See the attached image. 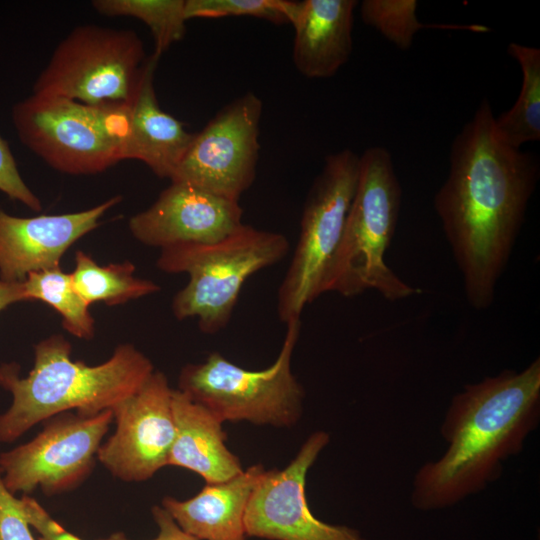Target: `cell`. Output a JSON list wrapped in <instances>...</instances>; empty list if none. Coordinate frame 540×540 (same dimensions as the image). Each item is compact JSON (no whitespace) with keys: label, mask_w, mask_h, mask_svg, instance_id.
Returning <instances> with one entry per match:
<instances>
[{"label":"cell","mask_w":540,"mask_h":540,"mask_svg":"<svg viewBox=\"0 0 540 540\" xmlns=\"http://www.w3.org/2000/svg\"><path fill=\"white\" fill-rule=\"evenodd\" d=\"M494 118L484 99L456 135L449 174L434 197L466 299L476 310L494 301L539 178L537 156L501 141Z\"/></svg>","instance_id":"1"},{"label":"cell","mask_w":540,"mask_h":540,"mask_svg":"<svg viewBox=\"0 0 540 540\" xmlns=\"http://www.w3.org/2000/svg\"><path fill=\"white\" fill-rule=\"evenodd\" d=\"M540 422V359L466 384L451 399L440 435L442 456L416 471L412 505L453 506L499 479L503 463L523 450Z\"/></svg>","instance_id":"2"},{"label":"cell","mask_w":540,"mask_h":540,"mask_svg":"<svg viewBox=\"0 0 540 540\" xmlns=\"http://www.w3.org/2000/svg\"><path fill=\"white\" fill-rule=\"evenodd\" d=\"M71 345L53 334L34 346V364L26 377L20 366H0V386L11 394L0 414V442L12 443L35 425L75 410L94 415L112 409L136 392L154 372L151 360L134 345H119L98 365L73 361Z\"/></svg>","instance_id":"3"},{"label":"cell","mask_w":540,"mask_h":540,"mask_svg":"<svg viewBox=\"0 0 540 540\" xmlns=\"http://www.w3.org/2000/svg\"><path fill=\"white\" fill-rule=\"evenodd\" d=\"M402 201V188L390 152L379 146L360 155L359 177L339 245L320 293L353 297L374 290L389 301L421 292L386 263Z\"/></svg>","instance_id":"4"},{"label":"cell","mask_w":540,"mask_h":540,"mask_svg":"<svg viewBox=\"0 0 540 540\" xmlns=\"http://www.w3.org/2000/svg\"><path fill=\"white\" fill-rule=\"evenodd\" d=\"M289 249L285 235L242 223L214 243L161 249L157 267L188 274V283L172 300V312L178 320L197 319L204 334L214 335L229 324L248 278L280 262Z\"/></svg>","instance_id":"5"},{"label":"cell","mask_w":540,"mask_h":540,"mask_svg":"<svg viewBox=\"0 0 540 540\" xmlns=\"http://www.w3.org/2000/svg\"><path fill=\"white\" fill-rule=\"evenodd\" d=\"M301 319L286 323L275 361L262 370H248L218 352L204 362L185 365L178 388L208 408L223 423L247 421L255 425L291 427L302 416L305 391L291 369L300 336Z\"/></svg>","instance_id":"6"},{"label":"cell","mask_w":540,"mask_h":540,"mask_svg":"<svg viewBox=\"0 0 540 540\" xmlns=\"http://www.w3.org/2000/svg\"><path fill=\"white\" fill-rule=\"evenodd\" d=\"M129 104L88 105L32 94L12 108L20 141L62 173H101L123 160Z\"/></svg>","instance_id":"7"},{"label":"cell","mask_w":540,"mask_h":540,"mask_svg":"<svg viewBox=\"0 0 540 540\" xmlns=\"http://www.w3.org/2000/svg\"><path fill=\"white\" fill-rule=\"evenodd\" d=\"M147 60L134 31L78 26L55 48L32 94L88 105L130 104L142 83Z\"/></svg>","instance_id":"8"},{"label":"cell","mask_w":540,"mask_h":540,"mask_svg":"<svg viewBox=\"0 0 540 540\" xmlns=\"http://www.w3.org/2000/svg\"><path fill=\"white\" fill-rule=\"evenodd\" d=\"M360 169V155L344 149L325 157L307 195L298 242L277 293V314L283 323L301 319L317 299L339 245Z\"/></svg>","instance_id":"9"},{"label":"cell","mask_w":540,"mask_h":540,"mask_svg":"<svg viewBox=\"0 0 540 540\" xmlns=\"http://www.w3.org/2000/svg\"><path fill=\"white\" fill-rule=\"evenodd\" d=\"M45 422L30 441L0 453L3 482L15 495L39 489L54 496L80 486L93 471L113 412L63 413Z\"/></svg>","instance_id":"10"},{"label":"cell","mask_w":540,"mask_h":540,"mask_svg":"<svg viewBox=\"0 0 540 540\" xmlns=\"http://www.w3.org/2000/svg\"><path fill=\"white\" fill-rule=\"evenodd\" d=\"M262 111V100L252 92L220 109L194 134L171 182L239 201L255 181Z\"/></svg>","instance_id":"11"},{"label":"cell","mask_w":540,"mask_h":540,"mask_svg":"<svg viewBox=\"0 0 540 540\" xmlns=\"http://www.w3.org/2000/svg\"><path fill=\"white\" fill-rule=\"evenodd\" d=\"M172 391L166 375L154 370L112 408L115 430L101 444L97 460L113 477L143 482L168 466L175 436Z\"/></svg>","instance_id":"12"},{"label":"cell","mask_w":540,"mask_h":540,"mask_svg":"<svg viewBox=\"0 0 540 540\" xmlns=\"http://www.w3.org/2000/svg\"><path fill=\"white\" fill-rule=\"evenodd\" d=\"M329 441L326 431H315L285 468L265 470L246 507V536L269 540H365L353 528L321 521L308 506L306 476Z\"/></svg>","instance_id":"13"},{"label":"cell","mask_w":540,"mask_h":540,"mask_svg":"<svg viewBox=\"0 0 540 540\" xmlns=\"http://www.w3.org/2000/svg\"><path fill=\"white\" fill-rule=\"evenodd\" d=\"M239 201L184 182H171L156 201L129 220L141 243L160 249L222 240L242 224Z\"/></svg>","instance_id":"14"},{"label":"cell","mask_w":540,"mask_h":540,"mask_svg":"<svg viewBox=\"0 0 540 540\" xmlns=\"http://www.w3.org/2000/svg\"><path fill=\"white\" fill-rule=\"evenodd\" d=\"M121 200L113 196L87 210L34 217L13 216L0 206V279L23 282L31 273L59 267L65 252Z\"/></svg>","instance_id":"15"},{"label":"cell","mask_w":540,"mask_h":540,"mask_svg":"<svg viewBox=\"0 0 540 540\" xmlns=\"http://www.w3.org/2000/svg\"><path fill=\"white\" fill-rule=\"evenodd\" d=\"M158 61L153 54L148 58L138 93L129 104L123 160H139L158 177L171 179L195 133L160 107L153 84Z\"/></svg>","instance_id":"16"},{"label":"cell","mask_w":540,"mask_h":540,"mask_svg":"<svg viewBox=\"0 0 540 540\" xmlns=\"http://www.w3.org/2000/svg\"><path fill=\"white\" fill-rule=\"evenodd\" d=\"M356 0H304L292 22L293 63L310 79L329 78L349 60Z\"/></svg>","instance_id":"17"},{"label":"cell","mask_w":540,"mask_h":540,"mask_svg":"<svg viewBox=\"0 0 540 540\" xmlns=\"http://www.w3.org/2000/svg\"><path fill=\"white\" fill-rule=\"evenodd\" d=\"M265 470L261 464L252 465L226 481L206 483L189 499L165 496L161 506L198 540H246V507Z\"/></svg>","instance_id":"18"},{"label":"cell","mask_w":540,"mask_h":540,"mask_svg":"<svg viewBox=\"0 0 540 540\" xmlns=\"http://www.w3.org/2000/svg\"><path fill=\"white\" fill-rule=\"evenodd\" d=\"M175 436L168 465L192 471L206 483H219L243 472L226 445L223 422L208 408L179 390L172 391Z\"/></svg>","instance_id":"19"},{"label":"cell","mask_w":540,"mask_h":540,"mask_svg":"<svg viewBox=\"0 0 540 540\" xmlns=\"http://www.w3.org/2000/svg\"><path fill=\"white\" fill-rule=\"evenodd\" d=\"M507 52L521 68L522 84L514 105L494 118V128L501 141L520 149L540 140V50L512 42Z\"/></svg>","instance_id":"20"},{"label":"cell","mask_w":540,"mask_h":540,"mask_svg":"<svg viewBox=\"0 0 540 540\" xmlns=\"http://www.w3.org/2000/svg\"><path fill=\"white\" fill-rule=\"evenodd\" d=\"M134 273L135 266L129 261L101 266L90 255L79 250L70 274L75 289L89 306L97 302L112 306L160 290L155 282L138 278Z\"/></svg>","instance_id":"21"},{"label":"cell","mask_w":540,"mask_h":540,"mask_svg":"<svg viewBox=\"0 0 540 540\" xmlns=\"http://www.w3.org/2000/svg\"><path fill=\"white\" fill-rule=\"evenodd\" d=\"M23 285L26 301H41L51 306L71 335L83 340L94 337L95 322L89 305L75 289L71 274L61 266L31 273Z\"/></svg>","instance_id":"22"},{"label":"cell","mask_w":540,"mask_h":540,"mask_svg":"<svg viewBox=\"0 0 540 540\" xmlns=\"http://www.w3.org/2000/svg\"><path fill=\"white\" fill-rule=\"evenodd\" d=\"M92 6L105 16H129L144 22L154 39L153 55L158 58L186 32L185 0H95Z\"/></svg>","instance_id":"23"},{"label":"cell","mask_w":540,"mask_h":540,"mask_svg":"<svg viewBox=\"0 0 540 540\" xmlns=\"http://www.w3.org/2000/svg\"><path fill=\"white\" fill-rule=\"evenodd\" d=\"M417 7L415 0H364L360 4V13L365 24L401 50H408L415 34L423 29L490 31L489 27L478 24H424L417 17Z\"/></svg>","instance_id":"24"},{"label":"cell","mask_w":540,"mask_h":540,"mask_svg":"<svg viewBox=\"0 0 540 540\" xmlns=\"http://www.w3.org/2000/svg\"><path fill=\"white\" fill-rule=\"evenodd\" d=\"M300 1L291 0H185V17L248 16L274 24H292Z\"/></svg>","instance_id":"25"},{"label":"cell","mask_w":540,"mask_h":540,"mask_svg":"<svg viewBox=\"0 0 540 540\" xmlns=\"http://www.w3.org/2000/svg\"><path fill=\"white\" fill-rule=\"evenodd\" d=\"M31 529L21 497L7 489L0 472V540H40Z\"/></svg>","instance_id":"26"},{"label":"cell","mask_w":540,"mask_h":540,"mask_svg":"<svg viewBox=\"0 0 540 540\" xmlns=\"http://www.w3.org/2000/svg\"><path fill=\"white\" fill-rule=\"evenodd\" d=\"M0 191L33 211H41L38 197L26 185L8 142L0 135Z\"/></svg>","instance_id":"27"},{"label":"cell","mask_w":540,"mask_h":540,"mask_svg":"<svg viewBox=\"0 0 540 540\" xmlns=\"http://www.w3.org/2000/svg\"><path fill=\"white\" fill-rule=\"evenodd\" d=\"M21 500L28 522L40 540H84L54 520L35 498L22 495Z\"/></svg>","instance_id":"28"},{"label":"cell","mask_w":540,"mask_h":540,"mask_svg":"<svg viewBox=\"0 0 540 540\" xmlns=\"http://www.w3.org/2000/svg\"><path fill=\"white\" fill-rule=\"evenodd\" d=\"M152 517L158 527V534L151 540H198L182 530L170 514L161 506L155 505L151 509ZM96 540H133L123 532H114L106 537Z\"/></svg>","instance_id":"29"},{"label":"cell","mask_w":540,"mask_h":540,"mask_svg":"<svg viewBox=\"0 0 540 540\" xmlns=\"http://www.w3.org/2000/svg\"><path fill=\"white\" fill-rule=\"evenodd\" d=\"M25 301L23 282H6L0 279V312L10 305Z\"/></svg>","instance_id":"30"}]
</instances>
